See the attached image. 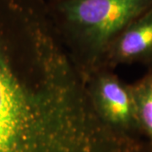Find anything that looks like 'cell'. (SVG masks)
<instances>
[{"instance_id":"obj_1","label":"cell","mask_w":152,"mask_h":152,"mask_svg":"<svg viewBox=\"0 0 152 152\" xmlns=\"http://www.w3.org/2000/svg\"><path fill=\"white\" fill-rule=\"evenodd\" d=\"M0 152H150L99 118L45 0H0Z\"/></svg>"},{"instance_id":"obj_2","label":"cell","mask_w":152,"mask_h":152,"mask_svg":"<svg viewBox=\"0 0 152 152\" xmlns=\"http://www.w3.org/2000/svg\"><path fill=\"white\" fill-rule=\"evenodd\" d=\"M67 52L86 80L102 67L109 45L152 0H45Z\"/></svg>"},{"instance_id":"obj_3","label":"cell","mask_w":152,"mask_h":152,"mask_svg":"<svg viewBox=\"0 0 152 152\" xmlns=\"http://www.w3.org/2000/svg\"><path fill=\"white\" fill-rule=\"evenodd\" d=\"M86 82L93 107L106 124L126 134H140L130 84L107 69L96 71Z\"/></svg>"},{"instance_id":"obj_4","label":"cell","mask_w":152,"mask_h":152,"mask_svg":"<svg viewBox=\"0 0 152 152\" xmlns=\"http://www.w3.org/2000/svg\"><path fill=\"white\" fill-rule=\"evenodd\" d=\"M135 63L152 68V8L131 22L112 42L101 69L113 70L118 66Z\"/></svg>"},{"instance_id":"obj_5","label":"cell","mask_w":152,"mask_h":152,"mask_svg":"<svg viewBox=\"0 0 152 152\" xmlns=\"http://www.w3.org/2000/svg\"><path fill=\"white\" fill-rule=\"evenodd\" d=\"M130 87L140 132L147 138V145L152 152V68L130 84Z\"/></svg>"}]
</instances>
